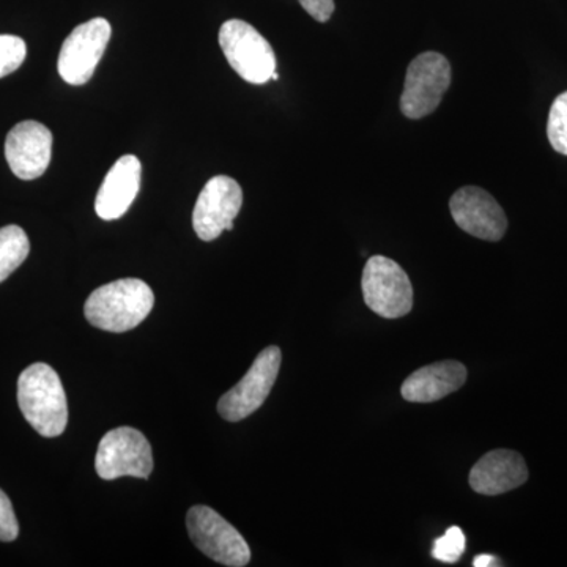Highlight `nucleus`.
Returning a JSON list of instances; mask_svg holds the SVG:
<instances>
[{
	"mask_svg": "<svg viewBox=\"0 0 567 567\" xmlns=\"http://www.w3.org/2000/svg\"><path fill=\"white\" fill-rule=\"evenodd\" d=\"M271 80H274V81H278L279 80V74L276 73V71L274 73V76H271Z\"/></svg>",
	"mask_w": 567,
	"mask_h": 567,
	"instance_id": "5701e85b",
	"label": "nucleus"
},
{
	"mask_svg": "<svg viewBox=\"0 0 567 567\" xmlns=\"http://www.w3.org/2000/svg\"><path fill=\"white\" fill-rule=\"evenodd\" d=\"M450 210L457 226L480 240L498 241L505 237V212L486 189L477 186L458 189L451 197Z\"/></svg>",
	"mask_w": 567,
	"mask_h": 567,
	"instance_id": "9b49d317",
	"label": "nucleus"
},
{
	"mask_svg": "<svg viewBox=\"0 0 567 567\" xmlns=\"http://www.w3.org/2000/svg\"><path fill=\"white\" fill-rule=\"evenodd\" d=\"M466 368L458 361H440L417 369L402 383L401 393L405 401L427 402L440 401L453 394L466 382Z\"/></svg>",
	"mask_w": 567,
	"mask_h": 567,
	"instance_id": "2eb2a0df",
	"label": "nucleus"
},
{
	"mask_svg": "<svg viewBox=\"0 0 567 567\" xmlns=\"http://www.w3.org/2000/svg\"><path fill=\"white\" fill-rule=\"evenodd\" d=\"M466 537L458 527H451L445 535L434 540L432 557L442 563H456L464 555Z\"/></svg>",
	"mask_w": 567,
	"mask_h": 567,
	"instance_id": "6ab92c4d",
	"label": "nucleus"
},
{
	"mask_svg": "<svg viewBox=\"0 0 567 567\" xmlns=\"http://www.w3.org/2000/svg\"><path fill=\"white\" fill-rule=\"evenodd\" d=\"M364 303L383 319H401L413 308V287L404 268L385 256H374L364 265Z\"/></svg>",
	"mask_w": 567,
	"mask_h": 567,
	"instance_id": "20e7f679",
	"label": "nucleus"
},
{
	"mask_svg": "<svg viewBox=\"0 0 567 567\" xmlns=\"http://www.w3.org/2000/svg\"><path fill=\"white\" fill-rule=\"evenodd\" d=\"M219 47L238 76L251 84H267L276 71L274 48L241 20L224 22L219 29Z\"/></svg>",
	"mask_w": 567,
	"mask_h": 567,
	"instance_id": "7ed1b4c3",
	"label": "nucleus"
},
{
	"mask_svg": "<svg viewBox=\"0 0 567 567\" xmlns=\"http://www.w3.org/2000/svg\"><path fill=\"white\" fill-rule=\"evenodd\" d=\"M52 133L43 123L24 121L10 130L6 158L11 173L21 181H35L51 163Z\"/></svg>",
	"mask_w": 567,
	"mask_h": 567,
	"instance_id": "f8f14e48",
	"label": "nucleus"
},
{
	"mask_svg": "<svg viewBox=\"0 0 567 567\" xmlns=\"http://www.w3.org/2000/svg\"><path fill=\"white\" fill-rule=\"evenodd\" d=\"M28 55L25 41L17 35H0V78L14 73Z\"/></svg>",
	"mask_w": 567,
	"mask_h": 567,
	"instance_id": "a211bd4d",
	"label": "nucleus"
},
{
	"mask_svg": "<svg viewBox=\"0 0 567 567\" xmlns=\"http://www.w3.org/2000/svg\"><path fill=\"white\" fill-rule=\"evenodd\" d=\"M451 85V65L445 55L429 51L417 55L406 70L401 111L406 118L420 121L442 103Z\"/></svg>",
	"mask_w": 567,
	"mask_h": 567,
	"instance_id": "423d86ee",
	"label": "nucleus"
},
{
	"mask_svg": "<svg viewBox=\"0 0 567 567\" xmlns=\"http://www.w3.org/2000/svg\"><path fill=\"white\" fill-rule=\"evenodd\" d=\"M95 468L99 476L106 481L122 476L147 480L153 470L151 443L137 429H114L100 442Z\"/></svg>",
	"mask_w": 567,
	"mask_h": 567,
	"instance_id": "6e6552de",
	"label": "nucleus"
},
{
	"mask_svg": "<svg viewBox=\"0 0 567 567\" xmlns=\"http://www.w3.org/2000/svg\"><path fill=\"white\" fill-rule=\"evenodd\" d=\"M528 466L516 451L495 450L481 457L470 472V486L476 494L495 496L524 486Z\"/></svg>",
	"mask_w": 567,
	"mask_h": 567,
	"instance_id": "ddd939ff",
	"label": "nucleus"
},
{
	"mask_svg": "<svg viewBox=\"0 0 567 567\" xmlns=\"http://www.w3.org/2000/svg\"><path fill=\"white\" fill-rule=\"evenodd\" d=\"M473 566L475 567H494L499 566L498 559L492 557V555H480V557L475 558L473 561Z\"/></svg>",
	"mask_w": 567,
	"mask_h": 567,
	"instance_id": "4be33fe9",
	"label": "nucleus"
},
{
	"mask_svg": "<svg viewBox=\"0 0 567 567\" xmlns=\"http://www.w3.org/2000/svg\"><path fill=\"white\" fill-rule=\"evenodd\" d=\"M155 297L148 284L126 278L100 287L87 298L84 315L87 322L103 331L125 333L151 315Z\"/></svg>",
	"mask_w": 567,
	"mask_h": 567,
	"instance_id": "f257e3e1",
	"label": "nucleus"
},
{
	"mask_svg": "<svg viewBox=\"0 0 567 567\" xmlns=\"http://www.w3.org/2000/svg\"><path fill=\"white\" fill-rule=\"evenodd\" d=\"M18 404L28 423L41 436L54 439L65 432L69 404L61 379L51 365L35 363L21 372Z\"/></svg>",
	"mask_w": 567,
	"mask_h": 567,
	"instance_id": "f03ea898",
	"label": "nucleus"
},
{
	"mask_svg": "<svg viewBox=\"0 0 567 567\" xmlns=\"http://www.w3.org/2000/svg\"><path fill=\"white\" fill-rule=\"evenodd\" d=\"M547 136L554 151L567 156V92H563L551 104Z\"/></svg>",
	"mask_w": 567,
	"mask_h": 567,
	"instance_id": "f3484780",
	"label": "nucleus"
},
{
	"mask_svg": "<svg viewBox=\"0 0 567 567\" xmlns=\"http://www.w3.org/2000/svg\"><path fill=\"white\" fill-rule=\"evenodd\" d=\"M281 360V350L276 346L267 347L257 354L244 379L219 399V415L230 423H237L257 412L274 390Z\"/></svg>",
	"mask_w": 567,
	"mask_h": 567,
	"instance_id": "0eeeda50",
	"label": "nucleus"
},
{
	"mask_svg": "<svg viewBox=\"0 0 567 567\" xmlns=\"http://www.w3.org/2000/svg\"><path fill=\"white\" fill-rule=\"evenodd\" d=\"M300 3L319 22L330 21L334 11V0H300Z\"/></svg>",
	"mask_w": 567,
	"mask_h": 567,
	"instance_id": "412c9836",
	"label": "nucleus"
},
{
	"mask_svg": "<svg viewBox=\"0 0 567 567\" xmlns=\"http://www.w3.org/2000/svg\"><path fill=\"white\" fill-rule=\"evenodd\" d=\"M112 28L104 18H93L73 29L59 54V74L66 84L84 85L92 80L111 40Z\"/></svg>",
	"mask_w": 567,
	"mask_h": 567,
	"instance_id": "1a4fd4ad",
	"label": "nucleus"
},
{
	"mask_svg": "<svg viewBox=\"0 0 567 567\" xmlns=\"http://www.w3.org/2000/svg\"><path fill=\"white\" fill-rule=\"evenodd\" d=\"M31 252V241L20 226L0 229V282L20 268Z\"/></svg>",
	"mask_w": 567,
	"mask_h": 567,
	"instance_id": "dca6fc26",
	"label": "nucleus"
},
{
	"mask_svg": "<svg viewBox=\"0 0 567 567\" xmlns=\"http://www.w3.org/2000/svg\"><path fill=\"white\" fill-rule=\"evenodd\" d=\"M142 166L137 156L125 155L111 167L96 194L95 212L104 221L122 218L141 188Z\"/></svg>",
	"mask_w": 567,
	"mask_h": 567,
	"instance_id": "4468645a",
	"label": "nucleus"
},
{
	"mask_svg": "<svg viewBox=\"0 0 567 567\" xmlns=\"http://www.w3.org/2000/svg\"><path fill=\"white\" fill-rule=\"evenodd\" d=\"M20 535V524L14 516L9 496L0 488V540L11 543Z\"/></svg>",
	"mask_w": 567,
	"mask_h": 567,
	"instance_id": "aec40b11",
	"label": "nucleus"
},
{
	"mask_svg": "<svg viewBox=\"0 0 567 567\" xmlns=\"http://www.w3.org/2000/svg\"><path fill=\"white\" fill-rule=\"evenodd\" d=\"M186 527L194 546L213 561L229 567H244L251 561V548L245 537L212 507L193 506Z\"/></svg>",
	"mask_w": 567,
	"mask_h": 567,
	"instance_id": "39448f33",
	"label": "nucleus"
},
{
	"mask_svg": "<svg viewBox=\"0 0 567 567\" xmlns=\"http://www.w3.org/2000/svg\"><path fill=\"white\" fill-rule=\"evenodd\" d=\"M244 205V192L234 178L226 175L213 177L204 186L193 212V227L197 237L213 241L233 230L234 221Z\"/></svg>",
	"mask_w": 567,
	"mask_h": 567,
	"instance_id": "9d476101",
	"label": "nucleus"
}]
</instances>
